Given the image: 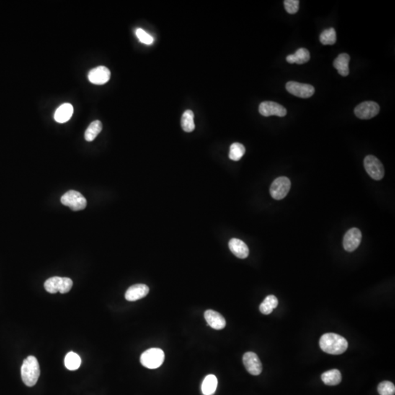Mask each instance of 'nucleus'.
Here are the masks:
<instances>
[{"label": "nucleus", "mask_w": 395, "mask_h": 395, "mask_svg": "<svg viewBox=\"0 0 395 395\" xmlns=\"http://www.w3.org/2000/svg\"><path fill=\"white\" fill-rule=\"evenodd\" d=\"M320 347L325 353L339 355L347 350V340L342 336L334 333H326L320 339Z\"/></svg>", "instance_id": "f257e3e1"}, {"label": "nucleus", "mask_w": 395, "mask_h": 395, "mask_svg": "<svg viewBox=\"0 0 395 395\" xmlns=\"http://www.w3.org/2000/svg\"><path fill=\"white\" fill-rule=\"evenodd\" d=\"M21 378L26 386H35L40 377V370L38 361L34 356H29L23 362L21 369Z\"/></svg>", "instance_id": "f03ea898"}, {"label": "nucleus", "mask_w": 395, "mask_h": 395, "mask_svg": "<svg viewBox=\"0 0 395 395\" xmlns=\"http://www.w3.org/2000/svg\"><path fill=\"white\" fill-rule=\"evenodd\" d=\"M73 282L68 277H53L48 278L44 283L45 289L50 293H66L71 290Z\"/></svg>", "instance_id": "7ed1b4c3"}, {"label": "nucleus", "mask_w": 395, "mask_h": 395, "mask_svg": "<svg viewBox=\"0 0 395 395\" xmlns=\"http://www.w3.org/2000/svg\"><path fill=\"white\" fill-rule=\"evenodd\" d=\"M165 354L160 349H150L141 356V363L148 369H156L161 367L164 362Z\"/></svg>", "instance_id": "20e7f679"}, {"label": "nucleus", "mask_w": 395, "mask_h": 395, "mask_svg": "<svg viewBox=\"0 0 395 395\" xmlns=\"http://www.w3.org/2000/svg\"><path fill=\"white\" fill-rule=\"evenodd\" d=\"M63 205L70 207L73 211H79L86 208L87 202L82 194L76 190H69L61 197Z\"/></svg>", "instance_id": "39448f33"}, {"label": "nucleus", "mask_w": 395, "mask_h": 395, "mask_svg": "<svg viewBox=\"0 0 395 395\" xmlns=\"http://www.w3.org/2000/svg\"><path fill=\"white\" fill-rule=\"evenodd\" d=\"M365 170L372 179L381 180L384 177V168L381 161L373 156H367L364 161Z\"/></svg>", "instance_id": "423d86ee"}, {"label": "nucleus", "mask_w": 395, "mask_h": 395, "mask_svg": "<svg viewBox=\"0 0 395 395\" xmlns=\"http://www.w3.org/2000/svg\"><path fill=\"white\" fill-rule=\"evenodd\" d=\"M290 179L285 177L277 178L270 187V194L275 200H281L286 196L290 189Z\"/></svg>", "instance_id": "0eeeda50"}, {"label": "nucleus", "mask_w": 395, "mask_h": 395, "mask_svg": "<svg viewBox=\"0 0 395 395\" xmlns=\"http://www.w3.org/2000/svg\"><path fill=\"white\" fill-rule=\"evenodd\" d=\"M380 112V106L373 101L362 103L354 109V114L361 120H370L378 115Z\"/></svg>", "instance_id": "6e6552de"}, {"label": "nucleus", "mask_w": 395, "mask_h": 395, "mask_svg": "<svg viewBox=\"0 0 395 395\" xmlns=\"http://www.w3.org/2000/svg\"><path fill=\"white\" fill-rule=\"evenodd\" d=\"M285 88L290 94L301 98H309L315 93V88L312 85L302 84L296 81L287 83Z\"/></svg>", "instance_id": "1a4fd4ad"}, {"label": "nucleus", "mask_w": 395, "mask_h": 395, "mask_svg": "<svg viewBox=\"0 0 395 395\" xmlns=\"http://www.w3.org/2000/svg\"><path fill=\"white\" fill-rule=\"evenodd\" d=\"M259 113L264 117L277 116V117H285L287 114V110L284 106L272 102V101H264L259 106Z\"/></svg>", "instance_id": "9d476101"}, {"label": "nucleus", "mask_w": 395, "mask_h": 395, "mask_svg": "<svg viewBox=\"0 0 395 395\" xmlns=\"http://www.w3.org/2000/svg\"><path fill=\"white\" fill-rule=\"evenodd\" d=\"M362 238V232L358 228H353L349 230L344 236V249L348 252H353L360 246Z\"/></svg>", "instance_id": "9b49d317"}, {"label": "nucleus", "mask_w": 395, "mask_h": 395, "mask_svg": "<svg viewBox=\"0 0 395 395\" xmlns=\"http://www.w3.org/2000/svg\"><path fill=\"white\" fill-rule=\"evenodd\" d=\"M243 364L250 374L260 375L262 372V364L257 354L254 352H247L243 356Z\"/></svg>", "instance_id": "f8f14e48"}, {"label": "nucleus", "mask_w": 395, "mask_h": 395, "mask_svg": "<svg viewBox=\"0 0 395 395\" xmlns=\"http://www.w3.org/2000/svg\"><path fill=\"white\" fill-rule=\"evenodd\" d=\"M111 72L105 66H99L89 71L88 78L94 84L103 85L110 80Z\"/></svg>", "instance_id": "ddd939ff"}, {"label": "nucleus", "mask_w": 395, "mask_h": 395, "mask_svg": "<svg viewBox=\"0 0 395 395\" xmlns=\"http://www.w3.org/2000/svg\"><path fill=\"white\" fill-rule=\"evenodd\" d=\"M150 288L144 284H136L132 285L125 293V299L129 302H135L141 300L148 294Z\"/></svg>", "instance_id": "4468645a"}, {"label": "nucleus", "mask_w": 395, "mask_h": 395, "mask_svg": "<svg viewBox=\"0 0 395 395\" xmlns=\"http://www.w3.org/2000/svg\"><path fill=\"white\" fill-rule=\"evenodd\" d=\"M205 317L209 326L216 330L224 329L226 322L225 318L218 312L208 310L205 312Z\"/></svg>", "instance_id": "2eb2a0df"}, {"label": "nucleus", "mask_w": 395, "mask_h": 395, "mask_svg": "<svg viewBox=\"0 0 395 395\" xmlns=\"http://www.w3.org/2000/svg\"><path fill=\"white\" fill-rule=\"evenodd\" d=\"M228 246L232 254L239 259H246L249 255V249L247 244L241 240L233 238L230 240Z\"/></svg>", "instance_id": "dca6fc26"}, {"label": "nucleus", "mask_w": 395, "mask_h": 395, "mask_svg": "<svg viewBox=\"0 0 395 395\" xmlns=\"http://www.w3.org/2000/svg\"><path fill=\"white\" fill-rule=\"evenodd\" d=\"M349 62H350V56L348 54H340L334 60L333 65L338 71L340 76L345 77L349 74Z\"/></svg>", "instance_id": "f3484780"}, {"label": "nucleus", "mask_w": 395, "mask_h": 395, "mask_svg": "<svg viewBox=\"0 0 395 395\" xmlns=\"http://www.w3.org/2000/svg\"><path fill=\"white\" fill-rule=\"evenodd\" d=\"M73 114V106L70 104H64L57 109L55 120L59 123H65L70 120Z\"/></svg>", "instance_id": "a211bd4d"}, {"label": "nucleus", "mask_w": 395, "mask_h": 395, "mask_svg": "<svg viewBox=\"0 0 395 395\" xmlns=\"http://www.w3.org/2000/svg\"><path fill=\"white\" fill-rule=\"evenodd\" d=\"M311 59L309 51L306 48H301L295 52L294 55H290L286 57L287 62L290 64L297 63L298 65H303L308 63Z\"/></svg>", "instance_id": "6ab92c4d"}, {"label": "nucleus", "mask_w": 395, "mask_h": 395, "mask_svg": "<svg viewBox=\"0 0 395 395\" xmlns=\"http://www.w3.org/2000/svg\"><path fill=\"white\" fill-rule=\"evenodd\" d=\"M321 380L328 386H336L342 381V375L338 370L333 369L323 373L321 375Z\"/></svg>", "instance_id": "aec40b11"}, {"label": "nucleus", "mask_w": 395, "mask_h": 395, "mask_svg": "<svg viewBox=\"0 0 395 395\" xmlns=\"http://www.w3.org/2000/svg\"><path fill=\"white\" fill-rule=\"evenodd\" d=\"M218 386V379L214 375H209L204 380L202 383V393L205 395H213Z\"/></svg>", "instance_id": "412c9836"}, {"label": "nucleus", "mask_w": 395, "mask_h": 395, "mask_svg": "<svg viewBox=\"0 0 395 395\" xmlns=\"http://www.w3.org/2000/svg\"><path fill=\"white\" fill-rule=\"evenodd\" d=\"M278 305V300L277 297L274 295H269L266 297L262 303L259 307L261 313L264 315H269L272 313L274 309L277 308Z\"/></svg>", "instance_id": "4be33fe9"}, {"label": "nucleus", "mask_w": 395, "mask_h": 395, "mask_svg": "<svg viewBox=\"0 0 395 395\" xmlns=\"http://www.w3.org/2000/svg\"><path fill=\"white\" fill-rule=\"evenodd\" d=\"M103 129V125L101 121L95 120L92 122L86 129L84 133L86 141H92L98 135Z\"/></svg>", "instance_id": "5701e85b"}, {"label": "nucleus", "mask_w": 395, "mask_h": 395, "mask_svg": "<svg viewBox=\"0 0 395 395\" xmlns=\"http://www.w3.org/2000/svg\"><path fill=\"white\" fill-rule=\"evenodd\" d=\"M181 125L184 131L187 133H191L195 130V123H194V114L191 110H187L184 112L181 120Z\"/></svg>", "instance_id": "b1692460"}, {"label": "nucleus", "mask_w": 395, "mask_h": 395, "mask_svg": "<svg viewBox=\"0 0 395 395\" xmlns=\"http://www.w3.org/2000/svg\"><path fill=\"white\" fill-rule=\"evenodd\" d=\"M81 360L74 352H69L65 358V365L69 370H76L81 366Z\"/></svg>", "instance_id": "393cba45"}, {"label": "nucleus", "mask_w": 395, "mask_h": 395, "mask_svg": "<svg viewBox=\"0 0 395 395\" xmlns=\"http://www.w3.org/2000/svg\"><path fill=\"white\" fill-rule=\"evenodd\" d=\"M337 40L335 29L329 28L325 29L320 35V41L323 45H334Z\"/></svg>", "instance_id": "a878e982"}, {"label": "nucleus", "mask_w": 395, "mask_h": 395, "mask_svg": "<svg viewBox=\"0 0 395 395\" xmlns=\"http://www.w3.org/2000/svg\"><path fill=\"white\" fill-rule=\"evenodd\" d=\"M245 153V148L240 143H233L230 147L229 158L231 161H239Z\"/></svg>", "instance_id": "bb28decb"}, {"label": "nucleus", "mask_w": 395, "mask_h": 395, "mask_svg": "<svg viewBox=\"0 0 395 395\" xmlns=\"http://www.w3.org/2000/svg\"><path fill=\"white\" fill-rule=\"evenodd\" d=\"M378 391L380 395H394L395 386L391 382L385 381L379 383Z\"/></svg>", "instance_id": "cd10ccee"}, {"label": "nucleus", "mask_w": 395, "mask_h": 395, "mask_svg": "<svg viewBox=\"0 0 395 395\" xmlns=\"http://www.w3.org/2000/svg\"><path fill=\"white\" fill-rule=\"evenodd\" d=\"M135 34H136L138 40H139L140 42H141L142 43L146 44V45H151V44H153V41H154L153 37H152L151 35H149L148 33H146V32L142 29H137L136 31H135Z\"/></svg>", "instance_id": "c85d7f7f"}, {"label": "nucleus", "mask_w": 395, "mask_h": 395, "mask_svg": "<svg viewBox=\"0 0 395 395\" xmlns=\"http://www.w3.org/2000/svg\"><path fill=\"white\" fill-rule=\"evenodd\" d=\"M285 11L289 14H295L298 12L300 1L298 0H285L284 1Z\"/></svg>", "instance_id": "c756f323"}]
</instances>
